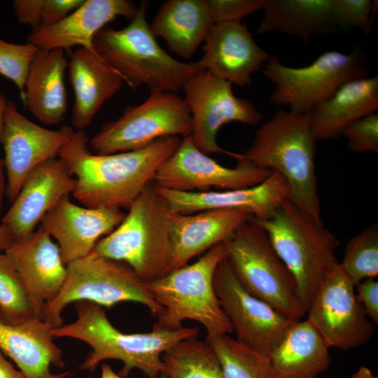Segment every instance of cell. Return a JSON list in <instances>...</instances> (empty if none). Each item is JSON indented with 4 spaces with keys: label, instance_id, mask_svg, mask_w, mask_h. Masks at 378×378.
<instances>
[{
    "label": "cell",
    "instance_id": "1",
    "mask_svg": "<svg viewBox=\"0 0 378 378\" xmlns=\"http://www.w3.org/2000/svg\"><path fill=\"white\" fill-rule=\"evenodd\" d=\"M181 141L165 136L138 150L99 155L90 150L85 130H78L58 157L76 179L72 194L82 206L128 209Z\"/></svg>",
    "mask_w": 378,
    "mask_h": 378
},
{
    "label": "cell",
    "instance_id": "2",
    "mask_svg": "<svg viewBox=\"0 0 378 378\" xmlns=\"http://www.w3.org/2000/svg\"><path fill=\"white\" fill-rule=\"evenodd\" d=\"M77 319L52 328L53 337H69L88 344L92 349L80 368L94 371L107 359L121 360L120 375L126 377L133 369L148 378H158L163 371L162 354L178 342L197 337V328L174 330L154 328L145 333H124L109 321L102 306L81 300L75 302Z\"/></svg>",
    "mask_w": 378,
    "mask_h": 378
},
{
    "label": "cell",
    "instance_id": "3",
    "mask_svg": "<svg viewBox=\"0 0 378 378\" xmlns=\"http://www.w3.org/2000/svg\"><path fill=\"white\" fill-rule=\"evenodd\" d=\"M316 141L307 113L278 111L259 127L244 153L227 151V154L279 173L288 184L289 200L321 220L315 168Z\"/></svg>",
    "mask_w": 378,
    "mask_h": 378
},
{
    "label": "cell",
    "instance_id": "4",
    "mask_svg": "<svg viewBox=\"0 0 378 378\" xmlns=\"http://www.w3.org/2000/svg\"><path fill=\"white\" fill-rule=\"evenodd\" d=\"M147 3L143 1L124 28L105 27L95 36L97 54L131 88L146 85L150 92L176 93L186 82L202 71L195 62H180L158 43L146 19Z\"/></svg>",
    "mask_w": 378,
    "mask_h": 378
},
{
    "label": "cell",
    "instance_id": "5",
    "mask_svg": "<svg viewBox=\"0 0 378 378\" xmlns=\"http://www.w3.org/2000/svg\"><path fill=\"white\" fill-rule=\"evenodd\" d=\"M172 211L153 183L132 202L121 223L90 253L128 265L150 283L170 272Z\"/></svg>",
    "mask_w": 378,
    "mask_h": 378
},
{
    "label": "cell",
    "instance_id": "6",
    "mask_svg": "<svg viewBox=\"0 0 378 378\" xmlns=\"http://www.w3.org/2000/svg\"><path fill=\"white\" fill-rule=\"evenodd\" d=\"M252 219L266 232L274 251L292 274L306 312L321 284L339 262L337 238L316 219L286 200L264 220Z\"/></svg>",
    "mask_w": 378,
    "mask_h": 378
},
{
    "label": "cell",
    "instance_id": "7",
    "mask_svg": "<svg viewBox=\"0 0 378 378\" xmlns=\"http://www.w3.org/2000/svg\"><path fill=\"white\" fill-rule=\"evenodd\" d=\"M226 256L225 243L204 253L195 262L169 272L148 283L156 301L163 308L154 328L174 330L186 320L198 322L206 331V339L233 332L214 286L215 271Z\"/></svg>",
    "mask_w": 378,
    "mask_h": 378
},
{
    "label": "cell",
    "instance_id": "8",
    "mask_svg": "<svg viewBox=\"0 0 378 378\" xmlns=\"http://www.w3.org/2000/svg\"><path fill=\"white\" fill-rule=\"evenodd\" d=\"M224 243L226 258L247 292L291 321L304 316L292 274L252 216Z\"/></svg>",
    "mask_w": 378,
    "mask_h": 378
},
{
    "label": "cell",
    "instance_id": "9",
    "mask_svg": "<svg viewBox=\"0 0 378 378\" xmlns=\"http://www.w3.org/2000/svg\"><path fill=\"white\" fill-rule=\"evenodd\" d=\"M81 300L108 308L134 302L145 305L153 316L163 312L148 283L128 265L92 253L66 265L62 287L57 297L45 304L42 320L52 328L59 327L63 325L62 310L67 304Z\"/></svg>",
    "mask_w": 378,
    "mask_h": 378
},
{
    "label": "cell",
    "instance_id": "10",
    "mask_svg": "<svg viewBox=\"0 0 378 378\" xmlns=\"http://www.w3.org/2000/svg\"><path fill=\"white\" fill-rule=\"evenodd\" d=\"M192 117L183 97L171 92H150L141 104L126 107L117 120L104 124L89 140L99 155L138 150L165 136L190 135Z\"/></svg>",
    "mask_w": 378,
    "mask_h": 378
},
{
    "label": "cell",
    "instance_id": "11",
    "mask_svg": "<svg viewBox=\"0 0 378 378\" xmlns=\"http://www.w3.org/2000/svg\"><path fill=\"white\" fill-rule=\"evenodd\" d=\"M262 70L275 86L270 96L272 102L300 113H309L344 83L367 74L358 53L336 50L323 52L310 64L299 68L286 66L270 56Z\"/></svg>",
    "mask_w": 378,
    "mask_h": 378
},
{
    "label": "cell",
    "instance_id": "12",
    "mask_svg": "<svg viewBox=\"0 0 378 378\" xmlns=\"http://www.w3.org/2000/svg\"><path fill=\"white\" fill-rule=\"evenodd\" d=\"M183 90L192 117L190 136L195 146L206 155L226 154L217 142V134L225 124L256 125L263 118L252 103L233 94L230 82L208 71L193 76Z\"/></svg>",
    "mask_w": 378,
    "mask_h": 378
},
{
    "label": "cell",
    "instance_id": "13",
    "mask_svg": "<svg viewBox=\"0 0 378 378\" xmlns=\"http://www.w3.org/2000/svg\"><path fill=\"white\" fill-rule=\"evenodd\" d=\"M356 286L339 262L314 293L307 320L331 348L347 350L370 340L374 326L355 293Z\"/></svg>",
    "mask_w": 378,
    "mask_h": 378
},
{
    "label": "cell",
    "instance_id": "14",
    "mask_svg": "<svg viewBox=\"0 0 378 378\" xmlns=\"http://www.w3.org/2000/svg\"><path fill=\"white\" fill-rule=\"evenodd\" d=\"M271 172L241 160L234 168L224 167L200 151L189 135L160 165L153 183L158 188L184 192L232 190L258 185Z\"/></svg>",
    "mask_w": 378,
    "mask_h": 378
},
{
    "label": "cell",
    "instance_id": "15",
    "mask_svg": "<svg viewBox=\"0 0 378 378\" xmlns=\"http://www.w3.org/2000/svg\"><path fill=\"white\" fill-rule=\"evenodd\" d=\"M214 286L236 333V340L260 353L270 356L295 322L247 292L226 256L215 271Z\"/></svg>",
    "mask_w": 378,
    "mask_h": 378
},
{
    "label": "cell",
    "instance_id": "16",
    "mask_svg": "<svg viewBox=\"0 0 378 378\" xmlns=\"http://www.w3.org/2000/svg\"><path fill=\"white\" fill-rule=\"evenodd\" d=\"M74 132L68 125L58 130L39 126L20 113L15 102H8L0 143L4 151L6 192L11 202L27 176L39 164L58 156Z\"/></svg>",
    "mask_w": 378,
    "mask_h": 378
},
{
    "label": "cell",
    "instance_id": "17",
    "mask_svg": "<svg viewBox=\"0 0 378 378\" xmlns=\"http://www.w3.org/2000/svg\"><path fill=\"white\" fill-rule=\"evenodd\" d=\"M4 253L25 288L34 316L42 319L45 304L57 297L66 277V265L57 244L40 225L13 240Z\"/></svg>",
    "mask_w": 378,
    "mask_h": 378
},
{
    "label": "cell",
    "instance_id": "18",
    "mask_svg": "<svg viewBox=\"0 0 378 378\" xmlns=\"http://www.w3.org/2000/svg\"><path fill=\"white\" fill-rule=\"evenodd\" d=\"M126 214L118 208H88L62 197L42 218L41 226L57 241L64 264L88 255Z\"/></svg>",
    "mask_w": 378,
    "mask_h": 378
},
{
    "label": "cell",
    "instance_id": "19",
    "mask_svg": "<svg viewBox=\"0 0 378 378\" xmlns=\"http://www.w3.org/2000/svg\"><path fill=\"white\" fill-rule=\"evenodd\" d=\"M155 187L168 202L173 214L236 209L250 214L256 220H264L270 218L277 208L290 198L287 181L274 171L262 183L244 188L184 192Z\"/></svg>",
    "mask_w": 378,
    "mask_h": 378
},
{
    "label": "cell",
    "instance_id": "20",
    "mask_svg": "<svg viewBox=\"0 0 378 378\" xmlns=\"http://www.w3.org/2000/svg\"><path fill=\"white\" fill-rule=\"evenodd\" d=\"M204 43L199 67L241 87L251 84L270 57L241 21L215 23Z\"/></svg>",
    "mask_w": 378,
    "mask_h": 378
},
{
    "label": "cell",
    "instance_id": "21",
    "mask_svg": "<svg viewBox=\"0 0 378 378\" xmlns=\"http://www.w3.org/2000/svg\"><path fill=\"white\" fill-rule=\"evenodd\" d=\"M76 186V178L62 160L50 159L27 176L1 223L9 227L14 240L22 239L34 232L43 216Z\"/></svg>",
    "mask_w": 378,
    "mask_h": 378
},
{
    "label": "cell",
    "instance_id": "22",
    "mask_svg": "<svg viewBox=\"0 0 378 378\" xmlns=\"http://www.w3.org/2000/svg\"><path fill=\"white\" fill-rule=\"evenodd\" d=\"M138 8L127 0H84L59 22L32 29L27 43L39 50H69L78 46L96 52L93 47L96 34L118 16L131 20Z\"/></svg>",
    "mask_w": 378,
    "mask_h": 378
},
{
    "label": "cell",
    "instance_id": "23",
    "mask_svg": "<svg viewBox=\"0 0 378 378\" xmlns=\"http://www.w3.org/2000/svg\"><path fill=\"white\" fill-rule=\"evenodd\" d=\"M252 216L241 210L214 209L173 214L170 220V272L228 239Z\"/></svg>",
    "mask_w": 378,
    "mask_h": 378
},
{
    "label": "cell",
    "instance_id": "24",
    "mask_svg": "<svg viewBox=\"0 0 378 378\" xmlns=\"http://www.w3.org/2000/svg\"><path fill=\"white\" fill-rule=\"evenodd\" d=\"M67 68L74 94L71 122L78 130H85L124 81L96 52L82 48L70 52Z\"/></svg>",
    "mask_w": 378,
    "mask_h": 378
},
{
    "label": "cell",
    "instance_id": "25",
    "mask_svg": "<svg viewBox=\"0 0 378 378\" xmlns=\"http://www.w3.org/2000/svg\"><path fill=\"white\" fill-rule=\"evenodd\" d=\"M52 327L41 318L32 317L18 325L0 320V349L10 357L26 378H61L50 365L62 368V350L53 341Z\"/></svg>",
    "mask_w": 378,
    "mask_h": 378
},
{
    "label": "cell",
    "instance_id": "26",
    "mask_svg": "<svg viewBox=\"0 0 378 378\" xmlns=\"http://www.w3.org/2000/svg\"><path fill=\"white\" fill-rule=\"evenodd\" d=\"M378 111V77H363L342 85L307 115L316 140L335 139L357 120Z\"/></svg>",
    "mask_w": 378,
    "mask_h": 378
},
{
    "label": "cell",
    "instance_id": "27",
    "mask_svg": "<svg viewBox=\"0 0 378 378\" xmlns=\"http://www.w3.org/2000/svg\"><path fill=\"white\" fill-rule=\"evenodd\" d=\"M68 61L63 50H38L26 79L24 106L47 125H57L67 112L64 73Z\"/></svg>",
    "mask_w": 378,
    "mask_h": 378
},
{
    "label": "cell",
    "instance_id": "28",
    "mask_svg": "<svg viewBox=\"0 0 378 378\" xmlns=\"http://www.w3.org/2000/svg\"><path fill=\"white\" fill-rule=\"evenodd\" d=\"M214 22L206 0H168L160 7L150 29L171 52L189 58L204 42Z\"/></svg>",
    "mask_w": 378,
    "mask_h": 378
},
{
    "label": "cell",
    "instance_id": "29",
    "mask_svg": "<svg viewBox=\"0 0 378 378\" xmlns=\"http://www.w3.org/2000/svg\"><path fill=\"white\" fill-rule=\"evenodd\" d=\"M329 349L307 319L294 322L270 354L276 378H317L330 365Z\"/></svg>",
    "mask_w": 378,
    "mask_h": 378
},
{
    "label": "cell",
    "instance_id": "30",
    "mask_svg": "<svg viewBox=\"0 0 378 378\" xmlns=\"http://www.w3.org/2000/svg\"><path fill=\"white\" fill-rule=\"evenodd\" d=\"M262 10L258 34L275 31L307 43L314 35L330 33L337 27L333 0H265Z\"/></svg>",
    "mask_w": 378,
    "mask_h": 378
},
{
    "label": "cell",
    "instance_id": "31",
    "mask_svg": "<svg viewBox=\"0 0 378 378\" xmlns=\"http://www.w3.org/2000/svg\"><path fill=\"white\" fill-rule=\"evenodd\" d=\"M196 338L183 340L162 354V373L167 378H223L214 349Z\"/></svg>",
    "mask_w": 378,
    "mask_h": 378
},
{
    "label": "cell",
    "instance_id": "32",
    "mask_svg": "<svg viewBox=\"0 0 378 378\" xmlns=\"http://www.w3.org/2000/svg\"><path fill=\"white\" fill-rule=\"evenodd\" d=\"M214 349L223 378H276L269 355L254 350L228 335L206 338Z\"/></svg>",
    "mask_w": 378,
    "mask_h": 378
},
{
    "label": "cell",
    "instance_id": "33",
    "mask_svg": "<svg viewBox=\"0 0 378 378\" xmlns=\"http://www.w3.org/2000/svg\"><path fill=\"white\" fill-rule=\"evenodd\" d=\"M341 268L355 286L378 275V225L373 223L346 244Z\"/></svg>",
    "mask_w": 378,
    "mask_h": 378
},
{
    "label": "cell",
    "instance_id": "34",
    "mask_svg": "<svg viewBox=\"0 0 378 378\" xmlns=\"http://www.w3.org/2000/svg\"><path fill=\"white\" fill-rule=\"evenodd\" d=\"M32 317L25 288L8 258L0 253V320L18 325Z\"/></svg>",
    "mask_w": 378,
    "mask_h": 378
},
{
    "label": "cell",
    "instance_id": "35",
    "mask_svg": "<svg viewBox=\"0 0 378 378\" xmlns=\"http://www.w3.org/2000/svg\"><path fill=\"white\" fill-rule=\"evenodd\" d=\"M84 0H15L18 21L33 29L53 25L80 6Z\"/></svg>",
    "mask_w": 378,
    "mask_h": 378
},
{
    "label": "cell",
    "instance_id": "36",
    "mask_svg": "<svg viewBox=\"0 0 378 378\" xmlns=\"http://www.w3.org/2000/svg\"><path fill=\"white\" fill-rule=\"evenodd\" d=\"M38 50L30 43L15 44L0 38V76L15 83L23 104L25 102L26 79Z\"/></svg>",
    "mask_w": 378,
    "mask_h": 378
},
{
    "label": "cell",
    "instance_id": "37",
    "mask_svg": "<svg viewBox=\"0 0 378 378\" xmlns=\"http://www.w3.org/2000/svg\"><path fill=\"white\" fill-rule=\"evenodd\" d=\"M377 4L371 0H333L337 27L369 29Z\"/></svg>",
    "mask_w": 378,
    "mask_h": 378
},
{
    "label": "cell",
    "instance_id": "38",
    "mask_svg": "<svg viewBox=\"0 0 378 378\" xmlns=\"http://www.w3.org/2000/svg\"><path fill=\"white\" fill-rule=\"evenodd\" d=\"M348 148L356 153L378 152V113L363 117L343 132Z\"/></svg>",
    "mask_w": 378,
    "mask_h": 378
},
{
    "label": "cell",
    "instance_id": "39",
    "mask_svg": "<svg viewBox=\"0 0 378 378\" xmlns=\"http://www.w3.org/2000/svg\"><path fill=\"white\" fill-rule=\"evenodd\" d=\"M214 23L241 21L262 10L265 0H206Z\"/></svg>",
    "mask_w": 378,
    "mask_h": 378
},
{
    "label": "cell",
    "instance_id": "40",
    "mask_svg": "<svg viewBox=\"0 0 378 378\" xmlns=\"http://www.w3.org/2000/svg\"><path fill=\"white\" fill-rule=\"evenodd\" d=\"M356 297L363 308L374 323H378V281L374 278L367 279L356 286Z\"/></svg>",
    "mask_w": 378,
    "mask_h": 378
},
{
    "label": "cell",
    "instance_id": "41",
    "mask_svg": "<svg viewBox=\"0 0 378 378\" xmlns=\"http://www.w3.org/2000/svg\"><path fill=\"white\" fill-rule=\"evenodd\" d=\"M0 378H26L20 370L15 369L4 356L0 349Z\"/></svg>",
    "mask_w": 378,
    "mask_h": 378
},
{
    "label": "cell",
    "instance_id": "42",
    "mask_svg": "<svg viewBox=\"0 0 378 378\" xmlns=\"http://www.w3.org/2000/svg\"><path fill=\"white\" fill-rule=\"evenodd\" d=\"M14 238L11 230L4 224H0V253H4L12 244Z\"/></svg>",
    "mask_w": 378,
    "mask_h": 378
},
{
    "label": "cell",
    "instance_id": "43",
    "mask_svg": "<svg viewBox=\"0 0 378 378\" xmlns=\"http://www.w3.org/2000/svg\"><path fill=\"white\" fill-rule=\"evenodd\" d=\"M4 159L0 156V214L3 202L4 193L6 190L5 178H4Z\"/></svg>",
    "mask_w": 378,
    "mask_h": 378
},
{
    "label": "cell",
    "instance_id": "44",
    "mask_svg": "<svg viewBox=\"0 0 378 378\" xmlns=\"http://www.w3.org/2000/svg\"><path fill=\"white\" fill-rule=\"evenodd\" d=\"M350 378H378V376L374 374L368 368L361 366Z\"/></svg>",
    "mask_w": 378,
    "mask_h": 378
},
{
    "label": "cell",
    "instance_id": "45",
    "mask_svg": "<svg viewBox=\"0 0 378 378\" xmlns=\"http://www.w3.org/2000/svg\"><path fill=\"white\" fill-rule=\"evenodd\" d=\"M9 101L8 100V98L6 96L1 93L0 94V136L2 132L3 126H4V114L6 111V108L8 104V102Z\"/></svg>",
    "mask_w": 378,
    "mask_h": 378
},
{
    "label": "cell",
    "instance_id": "46",
    "mask_svg": "<svg viewBox=\"0 0 378 378\" xmlns=\"http://www.w3.org/2000/svg\"><path fill=\"white\" fill-rule=\"evenodd\" d=\"M101 378H122V377L117 374L109 365L103 363L102 365Z\"/></svg>",
    "mask_w": 378,
    "mask_h": 378
},
{
    "label": "cell",
    "instance_id": "47",
    "mask_svg": "<svg viewBox=\"0 0 378 378\" xmlns=\"http://www.w3.org/2000/svg\"><path fill=\"white\" fill-rule=\"evenodd\" d=\"M158 378H167V377L163 373H161L159 375Z\"/></svg>",
    "mask_w": 378,
    "mask_h": 378
}]
</instances>
